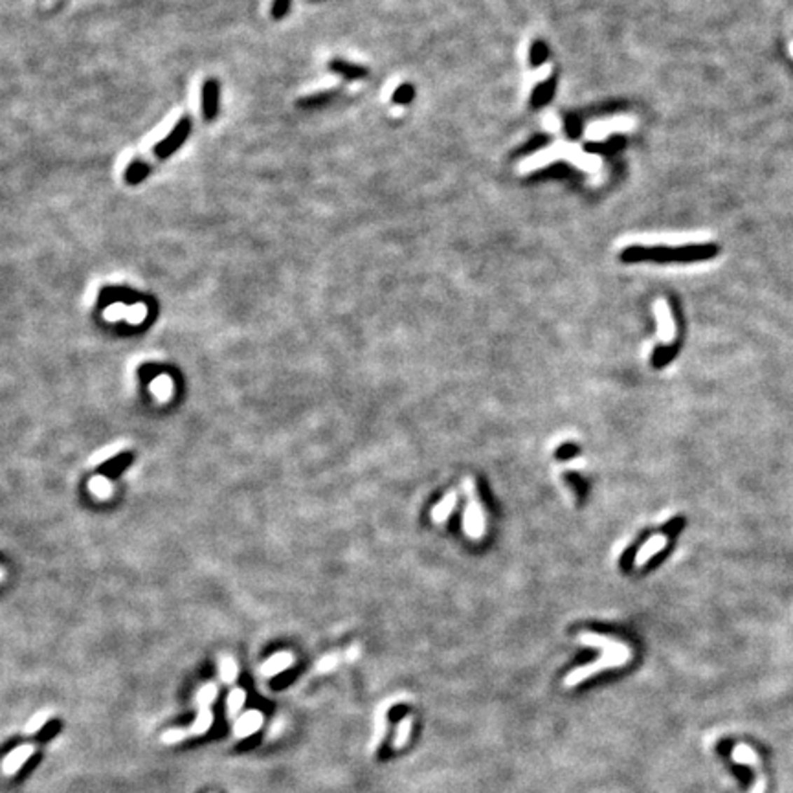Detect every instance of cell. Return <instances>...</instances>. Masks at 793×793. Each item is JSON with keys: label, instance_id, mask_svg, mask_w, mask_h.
Instances as JSON below:
<instances>
[{"label": "cell", "instance_id": "8", "mask_svg": "<svg viewBox=\"0 0 793 793\" xmlns=\"http://www.w3.org/2000/svg\"><path fill=\"white\" fill-rule=\"evenodd\" d=\"M219 114V83L206 79L202 83V116L204 121H213Z\"/></svg>", "mask_w": 793, "mask_h": 793}, {"label": "cell", "instance_id": "20", "mask_svg": "<svg viewBox=\"0 0 793 793\" xmlns=\"http://www.w3.org/2000/svg\"><path fill=\"white\" fill-rule=\"evenodd\" d=\"M151 392L155 393L156 396H158L160 401H167L171 395V392H173V382H171L170 377H158L153 380V384H151Z\"/></svg>", "mask_w": 793, "mask_h": 793}, {"label": "cell", "instance_id": "28", "mask_svg": "<svg viewBox=\"0 0 793 793\" xmlns=\"http://www.w3.org/2000/svg\"><path fill=\"white\" fill-rule=\"evenodd\" d=\"M120 448H121V445H111V446H106L105 450H102V452H97L96 457H92V463H99V461H102V460H109L111 455H114V454H116V452H120Z\"/></svg>", "mask_w": 793, "mask_h": 793}, {"label": "cell", "instance_id": "21", "mask_svg": "<svg viewBox=\"0 0 793 793\" xmlns=\"http://www.w3.org/2000/svg\"><path fill=\"white\" fill-rule=\"evenodd\" d=\"M215 696H217V687H215V685L208 683V685L200 687V691H198L197 696H195L198 709H209V705H212V701L215 700Z\"/></svg>", "mask_w": 793, "mask_h": 793}, {"label": "cell", "instance_id": "5", "mask_svg": "<svg viewBox=\"0 0 793 793\" xmlns=\"http://www.w3.org/2000/svg\"><path fill=\"white\" fill-rule=\"evenodd\" d=\"M654 315L658 319V336L663 345H673L676 340V324H674L670 307L665 300H658L654 303Z\"/></svg>", "mask_w": 793, "mask_h": 793}, {"label": "cell", "instance_id": "14", "mask_svg": "<svg viewBox=\"0 0 793 793\" xmlns=\"http://www.w3.org/2000/svg\"><path fill=\"white\" fill-rule=\"evenodd\" d=\"M455 505H457V492L452 490V492L446 494L445 498L437 503L436 507L432 509V520L436 523L446 522L450 514H452V511L455 509Z\"/></svg>", "mask_w": 793, "mask_h": 793}, {"label": "cell", "instance_id": "32", "mask_svg": "<svg viewBox=\"0 0 793 793\" xmlns=\"http://www.w3.org/2000/svg\"><path fill=\"white\" fill-rule=\"evenodd\" d=\"M792 52H793V48H792Z\"/></svg>", "mask_w": 793, "mask_h": 793}, {"label": "cell", "instance_id": "18", "mask_svg": "<svg viewBox=\"0 0 793 793\" xmlns=\"http://www.w3.org/2000/svg\"><path fill=\"white\" fill-rule=\"evenodd\" d=\"M411 726H413V718L411 716H406L404 720L396 726V735H395V740H393V750H401V747H404V745L408 744V738H410V733H411Z\"/></svg>", "mask_w": 793, "mask_h": 793}, {"label": "cell", "instance_id": "27", "mask_svg": "<svg viewBox=\"0 0 793 793\" xmlns=\"http://www.w3.org/2000/svg\"><path fill=\"white\" fill-rule=\"evenodd\" d=\"M287 10H289V0H274V6H272V15H274V19H283Z\"/></svg>", "mask_w": 793, "mask_h": 793}, {"label": "cell", "instance_id": "31", "mask_svg": "<svg viewBox=\"0 0 793 793\" xmlns=\"http://www.w3.org/2000/svg\"><path fill=\"white\" fill-rule=\"evenodd\" d=\"M0 579H2V571H0Z\"/></svg>", "mask_w": 793, "mask_h": 793}, {"label": "cell", "instance_id": "13", "mask_svg": "<svg viewBox=\"0 0 793 793\" xmlns=\"http://www.w3.org/2000/svg\"><path fill=\"white\" fill-rule=\"evenodd\" d=\"M292 663H294V658H292V654L289 652H280L276 654V656H272L268 661L265 663L261 667V674L265 677H272L276 676V674L283 673V670H287V668L291 667Z\"/></svg>", "mask_w": 793, "mask_h": 793}, {"label": "cell", "instance_id": "12", "mask_svg": "<svg viewBox=\"0 0 793 793\" xmlns=\"http://www.w3.org/2000/svg\"><path fill=\"white\" fill-rule=\"evenodd\" d=\"M562 155H567L566 146H555L553 149L540 151V153L532 156V158L525 160L520 170H522V171L537 170V167H542V165H546V164H551V162H555V160Z\"/></svg>", "mask_w": 793, "mask_h": 793}, {"label": "cell", "instance_id": "19", "mask_svg": "<svg viewBox=\"0 0 793 793\" xmlns=\"http://www.w3.org/2000/svg\"><path fill=\"white\" fill-rule=\"evenodd\" d=\"M50 720V711H39L35 712L32 718H29L28 722H26L25 729H22V735L25 736H29V735H35L37 731L43 729L44 726H46V722Z\"/></svg>", "mask_w": 793, "mask_h": 793}, {"label": "cell", "instance_id": "17", "mask_svg": "<svg viewBox=\"0 0 793 793\" xmlns=\"http://www.w3.org/2000/svg\"><path fill=\"white\" fill-rule=\"evenodd\" d=\"M387 703H384V707H380L377 711V715H375V733H373V740L371 744H369V753H375L378 747V744H380V740L384 738V735H386V711H387Z\"/></svg>", "mask_w": 793, "mask_h": 793}, {"label": "cell", "instance_id": "11", "mask_svg": "<svg viewBox=\"0 0 793 793\" xmlns=\"http://www.w3.org/2000/svg\"><path fill=\"white\" fill-rule=\"evenodd\" d=\"M667 542L668 538L665 535H654L652 538H648L647 542L641 546L637 555H635V567H643L647 562H650V558L654 555H658L659 551H663L667 547Z\"/></svg>", "mask_w": 793, "mask_h": 793}, {"label": "cell", "instance_id": "7", "mask_svg": "<svg viewBox=\"0 0 793 793\" xmlns=\"http://www.w3.org/2000/svg\"><path fill=\"white\" fill-rule=\"evenodd\" d=\"M34 753H35V745L32 744L19 745V747L11 750L10 753L6 754V759L2 760V773L8 775V777L15 775L20 768H22V766L26 764V760H29L34 757Z\"/></svg>", "mask_w": 793, "mask_h": 793}, {"label": "cell", "instance_id": "24", "mask_svg": "<svg viewBox=\"0 0 793 793\" xmlns=\"http://www.w3.org/2000/svg\"><path fill=\"white\" fill-rule=\"evenodd\" d=\"M331 68H333L334 72L344 74V76H349V78H358V76H362L364 74L362 68L354 67V64H347L344 63V61H334V63L331 64Z\"/></svg>", "mask_w": 793, "mask_h": 793}, {"label": "cell", "instance_id": "4", "mask_svg": "<svg viewBox=\"0 0 793 793\" xmlns=\"http://www.w3.org/2000/svg\"><path fill=\"white\" fill-rule=\"evenodd\" d=\"M189 132H191V120H189V116H184L179 123H177V125L173 127V129H171V132L165 136L164 140L156 144L155 149H153L156 158L158 160L170 158L173 153H177L180 147L184 146V142L188 140Z\"/></svg>", "mask_w": 793, "mask_h": 793}, {"label": "cell", "instance_id": "16", "mask_svg": "<svg viewBox=\"0 0 793 793\" xmlns=\"http://www.w3.org/2000/svg\"><path fill=\"white\" fill-rule=\"evenodd\" d=\"M212 726H213V712L209 711V709H198L197 718H195V722L191 726L186 727V733H188V736L204 735L206 731H209V727Z\"/></svg>", "mask_w": 793, "mask_h": 793}, {"label": "cell", "instance_id": "1", "mask_svg": "<svg viewBox=\"0 0 793 793\" xmlns=\"http://www.w3.org/2000/svg\"><path fill=\"white\" fill-rule=\"evenodd\" d=\"M579 641L588 644V647H593L597 648V650H600V656L595 659L593 663H590V665H584V667H579L575 668V670H571V673L566 676V680H564V685H566V687H575V685L582 683L584 680H590V677H593L595 674L602 673V670H608V668L623 667V665L628 663L630 656H632V652H630V648L626 647V644L617 641V639L608 637V635L582 632V634L579 635Z\"/></svg>", "mask_w": 793, "mask_h": 793}, {"label": "cell", "instance_id": "23", "mask_svg": "<svg viewBox=\"0 0 793 793\" xmlns=\"http://www.w3.org/2000/svg\"><path fill=\"white\" fill-rule=\"evenodd\" d=\"M237 677V665L232 658H224L221 661V680L224 683H232Z\"/></svg>", "mask_w": 793, "mask_h": 793}, {"label": "cell", "instance_id": "6", "mask_svg": "<svg viewBox=\"0 0 793 793\" xmlns=\"http://www.w3.org/2000/svg\"><path fill=\"white\" fill-rule=\"evenodd\" d=\"M733 759H735L736 762H740V764H745V766H751V768H754V771H757V784H754L753 793L764 792L766 777L762 775V771H760L759 754L754 753L753 747H750V745H745V744H738L735 750H733Z\"/></svg>", "mask_w": 793, "mask_h": 793}, {"label": "cell", "instance_id": "15", "mask_svg": "<svg viewBox=\"0 0 793 793\" xmlns=\"http://www.w3.org/2000/svg\"><path fill=\"white\" fill-rule=\"evenodd\" d=\"M151 171V165L147 164L146 160H135L129 164L125 170V182L129 186H138L140 182L147 179V174Z\"/></svg>", "mask_w": 793, "mask_h": 793}, {"label": "cell", "instance_id": "29", "mask_svg": "<svg viewBox=\"0 0 793 793\" xmlns=\"http://www.w3.org/2000/svg\"><path fill=\"white\" fill-rule=\"evenodd\" d=\"M411 97H413V90H411L410 87L396 88V92H395V102L396 103H408Z\"/></svg>", "mask_w": 793, "mask_h": 793}, {"label": "cell", "instance_id": "30", "mask_svg": "<svg viewBox=\"0 0 793 793\" xmlns=\"http://www.w3.org/2000/svg\"><path fill=\"white\" fill-rule=\"evenodd\" d=\"M544 57H546V48H544V44L540 43L535 44V48H532V59L538 63V61H542Z\"/></svg>", "mask_w": 793, "mask_h": 793}, {"label": "cell", "instance_id": "9", "mask_svg": "<svg viewBox=\"0 0 793 793\" xmlns=\"http://www.w3.org/2000/svg\"><path fill=\"white\" fill-rule=\"evenodd\" d=\"M263 715L259 711H248L244 712V715H241L237 718V722L233 724V735L237 736L239 740H242V738H248V736H251L254 733H257V731L261 729L263 726Z\"/></svg>", "mask_w": 793, "mask_h": 793}, {"label": "cell", "instance_id": "3", "mask_svg": "<svg viewBox=\"0 0 793 793\" xmlns=\"http://www.w3.org/2000/svg\"><path fill=\"white\" fill-rule=\"evenodd\" d=\"M464 490H467V496H469L467 509H464V514H463L464 532H467V537L479 540V538H483L485 535V513H483V507H481V503H479L478 492H476V485L472 479H467Z\"/></svg>", "mask_w": 793, "mask_h": 793}, {"label": "cell", "instance_id": "10", "mask_svg": "<svg viewBox=\"0 0 793 793\" xmlns=\"http://www.w3.org/2000/svg\"><path fill=\"white\" fill-rule=\"evenodd\" d=\"M632 125H634L632 120H626V118H621V120H614V121H597V123L588 127L586 136H588L590 140H602V138L608 136L609 132L626 131V129H630Z\"/></svg>", "mask_w": 793, "mask_h": 793}, {"label": "cell", "instance_id": "22", "mask_svg": "<svg viewBox=\"0 0 793 793\" xmlns=\"http://www.w3.org/2000/svg\"><path fill=\"white\" fill-rule=\"evenodd\" d=\"M244 700H247V694H244V691L242 689H233L230 694H228V715L235 716L239 715V711H241L242 703H244Z\"/></svg>", "mask_w": 793, "mask_h": 793}, {"label": "cell", "instance_id": "26", "mask_svg": "<svg viewBox=\"0 0 793 793\" xmlns=\"http://www.w3.org/2000/svg\"><path fill=\"white\" fill-rule=\"evenodd\" d=\"M553 94V83H544L542 87L538 88L537 94H535V105H542V103H546L549 97H551Z\"/></svg>", "mask_w": 793, "mask_h": 793}, {"label": "cell", "instance_id": "25", "mask_svg": "<svg viewBox=\"0 0 793 793\" xmlns=\"http://www.w3.org/2000/svg\"><path fill=\"white\" fill-rule=\"evenodd\" d=\"M90 489L94 494H97L99 498H106L111 494V483L105 478H94L90 481Z\"/></svg>", "mask_w": 793, "mask_h": 793}, {"label": "cell", "instance_id": "2", "mask_svg": "<svg viewBox=\"0 0 793 793\" xmlns=\"http://www.w3.org/2000/svg\"><path fill=\"white\" fill-rule=\"evenodd\" d=\"M718 254L716 244L689 247H630L623 251V261H703Z\"/></svg>", "mask_w": 793, "mask_h": 793}]
</instances>
